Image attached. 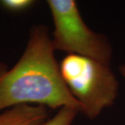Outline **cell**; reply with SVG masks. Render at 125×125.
Listing matches in <instances>:
<instances>
[{
    "mask_svg": "<svg viewBox=\"0 0 125 125\" xmlns=\"http://www.w3.org/2000/svg\"><path fill=\"white\" fill-rule=\"evenodd\" d=\"M35 4L32 0H2L0 4L6 10L11 12H22L31 8Z\"/></svg>",
    "mask_w": 125,
    "mask_h": 125,
    "instance_id": "obj_6",
    "label": "cell"
},
{
    "mask_svg": "<svg viewBox=\"0 0 125 125\" xmlns=\"http://www.w3.org/2000/svg\"><path fill=\"white\" fill-rule=\"evenodd\" d=\"M119 71L122 74V76L125 78V64H122L119 67Z\"/></svg>",
    "mask_w": 125,
    "mask_h": 125,
    "instance_id": "obj_7",
    "label": "cell"
},
{
    "mask_svg": "<svg viewBox=\"0 0 125 125\" xmlns=\"http://www.w3.org/2000/svg\"><path fill=\"white\" fill-rule=\"evenodd\" d=\"M59 67L64 83L82 107L81 113L90 120L115 103L119 83L110 65L85 56L67 54Z\"/></svg>",
    "mask_w": 125,
    "mask_h": 125,
    "instance_id": "obj_2",
    "label": "cell"
},
{
    "mask_svg": "<svg viewBox=\"0 0 125 125\" xmlns=\"http://www.w3.org/2000/svg\"><path fill=\"white\" fill-rule=\"evenodd\" d=\"M47 108L40 105H19L0 113V125H40L47 120Z\"/></svg>",
    "mask_w": 125,
    "mask_h": 125,
    "instance_id": "obj_4",
    "label": "cell"
},
{
    "mask_svg": "<svg viewBox=\"0 0 125 125\" xmlns=\"http://www.w3.org/2000/svg\"><path fill=\"white\" fill-rule=\"evenodd\" d=\"M78 113L79 111L74 108L62 107L53 117L40 125H71Z\"/></svg>",
    "mask_w": 125,
    "mask_h": 125,
    "instance_id": "obj_5",
    "label": "cell"
},
{
    "mask_svg": "<svg viewBox=\"0 0 125 125\" xmlns=\"http://www.w3.org/2000/svg\"><path fill=\"white\" fill-rule=\"evenodd\" d=\"M55 50L85 56L110 65L113 50L106 38L87 26L74 0H48Z\"/></svg>",
    "mask_w": 125,
    "mask_h": 125,
    "instance_id": "obj_3",
    "label": "cell"
},
{
    "mask_svg": "<svg viewBox=\"0 0 125 125\" xmlns=\"http://www.w3.org/2000/svg\"><path fill=\"white\" fill-rule=\"evenodd\" d=\"M47 27L36 24L29 31L25 49L9 68L0 62V112L19 105H40L52 109L82 107L61 74Z\"/></svg>",
    "mask_w": 125,
    "mask_h": 125,
    "instance_id": "obj_1",
    "label": "cell"
}]
</instances>
